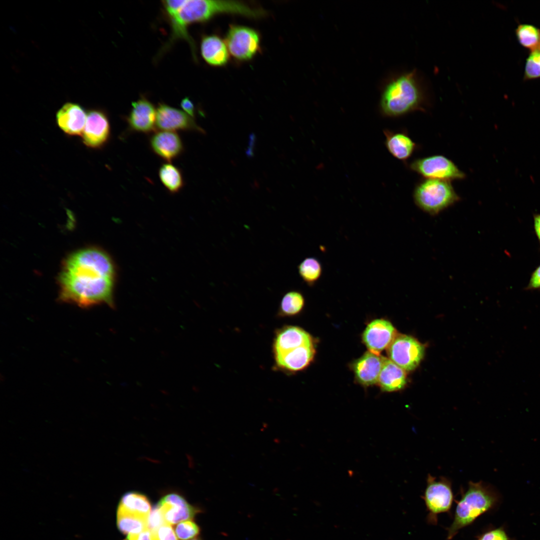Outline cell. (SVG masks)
Wrapping results in <instances>:
<instances>
[{
	"label": "cell",
	"mask_w": 540,
	"mask_h": 540,
	"mask_svg": "<svg viewBox=\"0 0 540 540\" xmlns=\"http://www.w3.org/2000/svg\"><path fill=\"white\" fill-rule=\"evenodd\" d=\"M162 2L170 26V34L160 52L168 50L176 41L182 40L188 43L196 60V48L188 33V26L194 23L208 21L218 14L242 16L245 12L244 4L236 0H166Z\"/></svg>",
	"instance_id": "7a4b0ae2"
},
{
	"label": "cell",
	"mask_w": 540,
	"mask_h": 540,
	"mask_svg": "<svg viewBox=\"0 0 540 540\" xmlns=\"http://www.w3.org/2000/svg\"><path fill=\"white\" fill-rule=\"evenodd\" d=\"M150 530V540H178L172 525L165 523Z\"/></svg>",
	"instance_id": "4dcf8cb0"
},
{
	"label": "cell",
	"mask_w": 540,
	"mask_h": 540,
	"mask_svg": "<svg viewBox=\"0 0 540 540\" xmlns=\"http://www.w3.org/2000/svg\"><path fill=\"white\" fill-rule=\"evenodd\" d=\"M478 540H510L503 528L492 529L481 534Z\"/></svg>",
	"instance_id": "1f68e13d"
},
{
	"label": "cell",
	"mask_w": 540,
	"mask_h": 540,
	"mask_svg": "<svg viewBox=\"0 0 540 540\" xmlns=\"http://www.w3.org/2000/svg\"><path fill=\"white\" fill-rule=\"evenodd\" d=\"M116 268L104 250L88 248L70 254L60 275V300L88 308L99 304L114 307Z\"/></svg>",
	"instance_id": "6da1fadb"
},
{
	"label": "cell",
	"mask_w": 540,
	"mask_h": 540,
	"mask_svg": "<svg viewBox=\"0 0 540 540\" xmlns=\"http://www.w3.org/2000/svg\"><path fill=\"white\" fill-rule=\"evenodd\" d=\"M534 226L536 235L540 240V214L534 216Z\"/></svg>",
	"instance_id": "8d00e7d4"
},
{
	"label": "cell",
	"mask_w": 540,
	"mask_h": 540,
	"mask_svg": "<svg viewBox=\"0 0 540 540\" xmlns=\"http://www.w3.org/2000/svg\"><path fill=\"white\" fill-rule=\"evenodd\" d=\"M194 118L183 110L164 103H159L156 108V126L162 130L195 131L204 134V130Z\"/></svg>",
	"instance_id": "30bf717a"
},
{
	"label": "cell",
	"mask_w": 540,
	"mask_h": 540,
	"mask_svg": "<svg viewBox=\"0 0 540 540\" xmlns=\"http://www.w3.org/2000/svg\"><path fill=\"white\" fill-rule=\"evenodd\" d=\"M116 524L124 534L137 533L148 529V518L130 512L118 506Z\"/></svg>",
	"instance_id": "603a6c76"
},
{
	"label": "cell",
	"mask_w": 540,
	"mask_h": 540,
	"mask_svg": "<svg viewBox=\"0 0 540 540\" xmlns=\"http://www.w3.org/2000/svg\"><path fill=\"white\" fill-rule=\"evenodd\" d=\"M314 353L312 344L303 346L284 352L273 354L274 368L286 372L301 370L310 364Z\"/></svg>",
	"instance_id": "2e32d148"
},
{
	"label": "cell",
	"mask_w": 540,
	"mask_h": 540,
	"mask_svg": "<svg viewBox=\"0 0 540 540\" xmlns=\"http://www.w3.org/2000/svg\"><path fill=\"white\" fill-rule=\"evenodd\" d=\"M158 174L162 184L170 193L176 194L184 187V180L180 170L170 162L162 164Z\"/></svg>",
	"instance_id": "d4e9b609"
},
{
	"label": "cell",
	"mask_w": 540,
	"mask_h": 540,
	"mask_svg": "<svg viewBox=\"0 0 540 540\" xmlns=\"http://www.w3.org/2000/svg\"><path fill=\"white\" fill-rule=\"evenodd\" d=\"M166 523L156 506L151 511L148 518V529L152 530Z\"/></svg>",
	"instance_id": "d6a6232c"
},
{
	"label": "cell",
	"mask_w": 540,
	"mask_h": 540,
	"mask_svg": "<svg viewBox=\"0 0 540 540\" xmlns=\"http://www.w3.org/2000/svg\"><path fill=\"white\" fill-rule=\"evenodd\" d=\"M385 357L370 350L354 364V370L357 380L364 386L378 384Z\"/></svg>",
	"instance_id": "d6986e66"
},
{
	"label": "cell",
	"mask_w": 540,
	"mask_h": 540,
	"mask_svg": "<svg viewBox=\"0 0 540 540\" xmlns=\"http://www.w3.org/2000/svg\"><path fill=\"white\" fill-rule=\"evenodd\" d=\"M499 500L498 493L492 487L482 482H470L468 490L458 502L453 522L448 528V539L452 538L460 529L494 508Z\"/></svg>",
	"instance_id": "277c9868"
},
{
	"label": "cell",
	"mask_w": 540,
	"mask_h": 540,
	"mask_svg": "<svg viewBox=\"0 0 540 540\" xmlns=\"http://www.w3.org/2000/svg\"><path fill=\"white\" fill-rule=\"evenodd\" d=\"M125 540H150V530L146 529L139 532L128 534Z\"/></svg>",
	"instance_id": "e575fe53"
},
{
	"label": "cell",
	"mask_w": 540,
	"mask_h": 540,
	"mask_svg": "<svg viewBox=\"0 0 540 540\" xmlns=\"http://www.w3.org/2000/svg\"><path fill=\"white\" fill-rule=\"evenodd\" d=\"M305 304L303 294L299 290H290L282 296L278 310V314L282 316H295L300 313Z\"/></svg>",
	"instance_id": "4316f807"
},
{
	"label": "cell",
	"mask_w": 540,
	"mask_h": 540,
	"mask_svg": "<svg viewBox=\"0 0 540 540\" xmlns=\"http://www.w3.org/2000/svg\"><path fill=\"white\" fill-rule=\"evenodd\" d=\"M516 38L521 45L531 52L540 50V30L528 24H520L516 30Z\"/></svg>",
	"instance_id": "83f0119b"
},
{
	"label": "cell",
	"mask_w": 540,
	"mask_h": 540,
	"mask_svg": "<svg viewBox=\"0 0 540 540\" xmlns=\"http://www.w3.org/2000/svg\"><path fill=\"white\" fill-rule=\"evenodd\" d=\"M423 498L430 520L436 523L437 515L448 512L452 507L454 495L450 481L444 477L436 480L428 474Z\"/></svg>",
	"instance_id": "9c48e42d"
},
{
	"label": "cell",
	"mask_w": 540,
	"mask_h": 540,
	"mask_svg": "<svg viewBox=\"0 0 540 540\" xmlns=\"http://www.w3.org/2000/svg\"><path fill=\"white\" fill-rule=\"evenodd\" d=\"M413 198L419 208L431 216L438 214L460 200L450 182L430 178L416 184Z\"/></svg>",
	"instance_id": "5b68a950"
},
{
	"label": "cell",
	"mask_w": 540,
	"mask_h": 540,
	"mask_svg": "<svg viewBox=\"0 0 540 540\" xmlns=\"http://www.w3.org/2000/svg\"><path fill=\"white\" fill-rule=\"evenodd\" d=\"M540 78V50L532 51L526 60L525 80Z\"/></svg>",
	"instance_id": "f1b7e54d"
},
{
	"label": "cell",
	"mask_w": 540,
	"mask_h": 540,
	"mask_svg": "<svg viewBox=\"0 0 540 540\" xmlns=\"http://www.w3.org/2000/svg\"><path fill=\"white\" fill-rule=\"evenodd\" d=\"M174 532L176 536L180 540H190L200 532L198 526L191 520H186L178 523Z\"/></svg>",
	"instance_id": "f546056e"
},
{
	"label": "cell",
	"mask_w": 540,
	"mask_h": 540,
	"mask_svg": "<svg viewBox=\"0 0 540 540\" xmlns=\"http://www.w3.org/2000/svg\"><path fill=\"white\" fill-rule=\"evenodd\" d=\"M310 336L303 329L285 326L278 329L272 343L273 354L284 352L297 348L312 344Z\"/></svg>",
	"instance_id": "e0dca14e"
},
{
	"label": "cell",
	"mask_w": 540,
	"mask_h": 540,
	"mask_svg": "<svg viewBox=\"0 0 540 540\" xmlns=\"http://www.w3.org/2000/svg\"><path fill=\"white\" fill-rule=\"evenodd\" d=\"M298 270L304 283L312 286L320 278L323 268L318 259L314 256H310L305 258L299 264Z\"/></svg>",
	"instance_id": "484cf974"
},
{
	"label": "cell",
	"mask_w": 540,
	"mask_h": 540,
	"mask_svg": "<svg viewBox=\"0 0 540 540\" xmlns=\"http://www.w3.org/2000/svg\"><path fill=\"white\" fill-rule=\"evenodd\" d=\"M428 104L427 92L416 70L392 78L385 86L380 101L382 114L398 117L416 110H424Z\"/></svg>",
	"instance_id": "3957f363"
},
{
	"label": "cell",
	"mask_w": 540,
	"mask_h": 540,
	"mask_svg": "<svg viewBox=\"0 0 540 540\" xmlns=\"http://www.w3.org/2000/svg\"><path fill=\"white\" fill-rule=\"evenodd\" d=\"M87 114L78 104H64L57 112L56 120L60 128L70 136L82 135Z\"/></svg>",
	"instance_id": "ac0fdd59"
},
{
	"label": "cell",
	"mask_w": 540,
	"mask_h": 540,
	"mask_svg": "<svg viewBox=\"0 0 540 540\" xmlns=\"http://www.w3.org/2000/svg\"><path fill=\"white\" fill-rule=\"evenodd\" d=\"M125 120L131 132L150 134L156 130V108L142 96L132 103V108Z\"/></svg>",
	"instance_id": "7c38bea8"
},
{
	"label": "cell",
	"mask_w": 540,
	"mask_h": 540,
	"mask_svg": "<svg viewBox=\"0 0 540 540\" xmlns=\"http://www.w3.org/2000/svg\"><path fill=\"white\" fill-rule=\"evenodd\" d=\"M406 383V371L385 357L378 381L381 389L386 392H395L403 388Z\"/></svg>",
	"instance_id": "7402d4cb"
},
{
	"label": "cell",
	"mask_w": 540,
	"mask_h": 540,
	"mask_svg": "<svg viewBox=\"0 0 540 540\" xmlns=\"http://www.w3.org/2000/svg\"><path fill=\"white\" fill-rule=\"evenodd\" d=\"M84 144L93 148L103 147L110 136V126L107 114L100 110L90 111L82 134Z\"/></svg>",
	"instance_id": "8fae6325"
},
{
	"label": "cell",
	"mask_w": 540,
	"mask_h": 540,
	"mask_svg": "<svg viewBox=\"0 0 540 540\" xmlns=\"http://www.w3.org/2000/svg\"><path fill=\"white\" fill-rule=\"evenodd\" d=\"M396 334V330L390 322L378 319L368 325L364 332L362 340L370 351L380 354L388 347Z\"/></svg>",
	"instance_id": "5bb4252c"
},
{
	"label": "cell",
	"mask_w": 540,
	"mask_h": 540,
	"mask_svg": "<svg viewBox=\"0 0 540 540\" xmlns=\"http://www.w3.org/2000/svg\"><path fill=\"white\" fill-rule=\"evenodd\" d=\"M410 168L424 177L450 182L464 179L466 176L450 160L442 155H434L414 160Z\"/></svg>",
	"instance_id": "8992f818"
},
{
	"label": "cell",
	"mask_w": 540,
	"mask_h": 540,
	"mask_svg": "<svg viewBox=\"0 0 540 540\" xmlns=\"http://www.w3.org/2000/svg\"><path fill=\"white\" fill-rule=\"evenodd\" d=\"M152 152L160 158L170 162L184 151V144L180 136L175 132H154L149 139Z\"/></svg>",
	"instance_id": "9a60e30c"
},
{
	"label": "cell",
	"mask_w": 540,
	"mask_h": 540,
	"mask_svg": "<svg viewBox=\"0 0 540 540\" xmlns=\"http://www.w3.org/2000/svg\"><path fill=\"white\" fill-rule=\"evenodd\" d=\"M156 508L160 510L165 522L170 525L186 520H191L198 512L182 496L176 494H170L162 497Z\"/></svg>",
	"instance_id": "4fadbf2b"
},
{
	"label": "cell",
	"mask_w": 540,
	"mask_h": 540,
	"mask_svg": "<svg viewBox=\"0 0 540 540\" xmlns=\"http://www.w3.org/2000/svg\"><path fill=\"white\" fill-rule=\"evenodd\" d=\"M200 540L198 539V538H194V539H192V540Z\"/></svg>",
	"instance_id": "f35d334b"
},
{
	"label": "cell",
	"mask_w": 540,
	"mask_h": 540,
	"mask_svg": "<svg viewBox=\"0 0 540 540\" xmlns=\"http://www.w3.org/2000/svg\"><path fill=\"white\" fill-rule=\"evenodd\" d=\"M260 36L254 29L244 26L230 25L226 40L230 54L236 60L246 61L260 51Z\"/></svg>",
	"instance_id": "52a82bcc"
},
{
	"label": "cell",
	"mask_w": 540,
	"mask_h": 540,
	"mask_svg": "<svg viewBox=\"0 0 540 540\" xmlns=\"http://www.w3.org/2000/svg\"><path fill=\"white\" fill-rule=\"evenodd\" d=\"M528 288L531 289L540 288V266L533 272Z\"/></svg>",
	"instance_id": "d590c367"
},
{
	"label": "cell",
	"mask_w": 540,
	"mask_h": 540,
	"mask_svg": "<svg viewBox=\"0 0 540 540\" xmlns=\"http://www.w3.org/2000/svg\"><path fill=\"white\" fill-rule=\"evenodd\" d=\"M180 106L183 111L190 116L194 118L195 108L192 101L188 97L184 98L180 102Z\"/></svg>",
	"instance_id": "836d02e7"
},
{
	"label": "cell",
	"mask_w": 540,
	"mask_h": 540,
	"mask_svg": "<svg viewBox=\"0 0 540 540\" xmlns=\"http://www.w3.org/2000/svg\"><path fill=\"white\" fill-rule=\"evenodd\" d=\"M249 147L246 151V154L248 156H252V153L253 146L254 144L255 136L254 134H252L250 136Z\"/></svg>",
	"instance_id": "74e56055"
},
{
	"label": "cell",
	"mask_w": 540,
	"mask_h": 540,
	"mask_svg": "<svg viewBox=\"0 0 540 540\" xmlns=\"http://www.w3.org/2000/svg\"><path fill=\"white\" fill-rule=\"evenodd\" d=\"M200 50L202 58L210 66H223L229 60L230 53L226 43L216 35L204 36L200 42Z\"/></svg>",
	"instance_id": "ffe728a7"
},
{
	"label": "cell",
	"mask_w": 540,
	"mask_h": 540,
	"mask_svg": "<svg viewBox=\"0 0 540 540\" xmlns=\"http://www.w3.org/2000/svg\"><path fill=\"white\" fill-rule=\"evenodd\" d=\"M119 506L126 510L144 518H149L152 510L146 496L136 492L126 493L121 498Z\"/></svg>",
	"instance_id": "cb8c5ba5"
},
{
	"label": "cell",
	"mask_w": 540,
	"mask_h": 540,
	"mask_svg": "<svg viewBox=\"0 0 540 540\" xmlns=\"http://www.w3.org/2000/svg\"><path fill=\"white\" fill-rule=\"evenodd\" d=\"M424 348L418 340L410 336L397 334L387 348L388 358L405 371L414 370L419 364Z\"/></svg>",
	"instance_id": "ba28073f"
},
{
	"label": "cell",
	"mask_w": 540,
	"mask_h": 540,
	"mask_svg": "<svg viewBox=\"0 0 540 540\" xmlns=\"http://www.w3.org/2000/svg\"><path fill=\"white\" fill-rule=\"evenodd\" d=\"M385 145L388 152L398 160L405 161L414 152L416 144L406 133L385 130Z\"/></svg>",
	"instance_id": "44dd1931"
}]
</instances>
